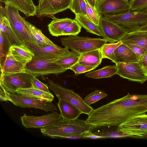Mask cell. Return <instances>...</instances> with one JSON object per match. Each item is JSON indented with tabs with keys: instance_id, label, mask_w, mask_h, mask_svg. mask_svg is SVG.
I'll use <instances>...</instances> for the list:
<instances>
[{
	"instance_id": "1",
	"label": "cell",
	"mask_w": 147,
	"mask_h": 147,
	"mask_svg": "<svg viewBox=\"0 0 147 147\" xmlns=\"http://www.w3.org/2000/svg\"><path fill=\"white\" fill-rule=\"evenodd\" d=\"M147 112V94L131 95L115 99L94 109L87 122L94 126L119 125L137 115Z\"/></svg>"
},
{
	"instance_id": "2",
	"label": "cell",
	"mask_w": 147,
	"mask_h": 147,
	"mask_svg": "<svg viewBox=\"0 0 147 147\" xmlns=\"http://www.w3.org/2000/svg\"><path fill=\"white\" fill-rule=\"evenodd\" d=\"M95 126L82 119L70 120L62 118L51 125L40 129L42 134L45 136L53 138H69L82 137L85 133Z\"/></svg>"
},
{
	"instance_id": "3",
	"label": "cell",
	"mask_w": 147,
	"mask_h": 147,
	"mask_svg": "<svg viewBox=\"0 0 147 147\" xmlns=\"http://www.w3.org/2000/svg\"><path fill=\"white\" fill-rule=\"evenodd\" d=\"M0 13L8 19L12 30L24 45L30 43L38 46L33 38L30 30L25 23V18L19 14L18 10L8 5L0 6Z\"/></svg>"
},
{
	"instance_id": "4",
	"label": "cell",
	"mask_w": 147,
	"mask_h": 147,
	"mask_svg": "<svg viewBox=\"0 0 147 147\" xmlns=\"http://www.w3.org/2000/svg\"><path fill=\"white\" fill-rule=\"evenodd\" d=\"M102 16L123 27L127 33L138 31L147 25V11L129 10L119 14Z\"/></svg>"
},
{
	"instance_id": "5",
	"label": "cell",
	"mask_w": 147,
	"mask_h": 147,
	"mask_svg": "<svg viewBox=\"0 0 147 147\" xmlns=\"http://www.w3.org/2000/svg\"><path fill=\"white\" fill-rule=\"evenodd\" d=\"M61 44L79 54L100 49L107 42L103 38L70 35L62 37Z\"/></svg>"
},
{
	"instance_id": "6",
	"label": "cell",
	"mask_w": 147,
	"mask_h": 147,
	"mask_svg": "<svg viewBox=\"0 0 147 147\" xmlns=\"http://www.w3.org/2000/svg\"><path fill=\"white\" fill-rule=\"evenodd\" d=\"M47 82L49 89L53 92L58 98H60L75 106L82 113L88 115L94 109L87 104L84 99L73 90L64 88L49 79H47Z\"/></svg>"
},
{
	"instance_id": "7",
	"label": "cell",
	"mask_w": 147,
	"mask_h": 147,
	"mask_svg": "<svg viewBox=\"0 0 147 147\" xmlns=\"http://www.w3.org/2000/svg\"><path fill=\"white\" fill-rule=\"evenodd\" d=\"M35 76L26 71L9 74H1L0 88L9 93H15L18 89L32 87V81Z\"/></svg>"
},
{
	"instance_id": "8",
	"label": "cell",
	"mask_w": 147,
	"mask_h": 147,
	"mask_svg": "<svg viewBox=\"0 0 147 147\" xmlns=\"http://www.w3.org/2000/svg\"><path fill=\"white\" fill-rule=\"evenodd\" d=\"M59 57L44 59L34 57L31 61L26 65V71L36 77L51 74L57 76L66 71L55 61Z\"/></svg>"
},
{
	"instance_id": "9",
	"label": "cell",
	"mask_w": 147,
	"mask_h": 147,
	"mask_svg": "<svg viewBox=\"0 0 147 147\" xmlns=\"http://www.w3.org/2000/svg\"><path fill=\"white\" fill-rule=\"evenodd\" d=\"M118 130L132 138L142 139L147 136V114L133 117L119 125Z\"/></svg>"
},
{
	"instance_id": "10",
	"label": "cell",
	"mask_w": 147,
	"mask_h": 147,
	"mask_svg": "<svg viewBox=\"0 0 147 147\" xmlns=\"http://www.w3.org/2000/svg\"><path fill=\"white\" fill-rule=\"evenodd\" d=\"M8 101L16 106L23 108H34L46 112L57 111L56 105L52 102L41 101L17 94L7 92Z\"/></svg>"
},
{
	"instance_id": "11",
	"label": "cell",
	"mask_w": 147,
	"mask_h": 147,
	"mask_svg": "<svg viewBox=\"0 0 147 147\" xmlns=\"http://www.w3.org/2000/svg\"><path fill=\"white\" fill-rule=\"evenodd\" d=\"M115 64L118 69L117 74L121 77L142 84L147 80L144 68L138 62Z\"/></svg>"
},
{
	"instance_id": "12",
	"label": "cell",
	"mask_w": 147,
	"mask_h": 147,
	"mask_svg": "<svg viewBox=\"0 0 147 147\" xmlns=\"http://www.w3.org/2000/svg\"><path fill=\"white\" fill-rule=\"evenodd\" d=\"M72 0H38L36 14L40 17H53L69 9Z\"/></svg>"
},
{
	"instance_id": "13",
	"label": "cell",
	"mask_w": 147,
	"mask_h": 147,
	"mask_svg": "<svg viewBox=\"0 0 147 147\" xmlns=\"http://www.w3.org/2000/svg\"><path fill=\"white\" fill-rule=\"evenodd\" d=\"M62 119L60 114L57 111L39 116H28L24 113L20 117L22 124L26 128H40L51 125Z\"/></svg>"
},
{
	"instance_id": "14",
	"label": "cell",
	"mask_w": 147,
	"mask_h": 147,
	"mask_svg": "<svg viewBox=\"0 0 147 147\" xmlns=\"http://www.w3.org/2000/svg\"><path fill=\"white\" fill-rule=\"evenodd\" d=\"M99 27L103 38L110 43L120 41L127 33L125 30L119 25L100 16Z\"/></svg>"
},
{
	"instance_id": "15",
	"label": "cell",
	"mask_w": 147,
	"mask_h": 147,
	"mask_svg": "<svg viewBox=\"0 0 147 147\" xmlns=\"http://www.w3.org/2000/svg\"><path fill=\"white\" fill-rule=\"evenodd\" d=\"M96 8L100 16L119 14L130 10L129 0H98Z\"/></svg>"
},
{
	"instance_id": "16",
	"label": "cell",
	"mask_w": 147,
	"mask_h": 147,
	"mask_svg": "<svg viewBox=\"0 0 147 147\" xmlns=\"http://www.w3.org/2000/svg\"><path fill=\"white\" fill-rule=\"evenodd\" d=\"M25 45L33 51L34 54V57L40 59H51L57 58L69 52L68 48L65 47L62 48L58 45L38 46L30 43Z\"/></svg>"
},
{
	"instance_id": "17",
	"label": "cell",
	"mask_w": 147,
	"mask_h": 147,
	"mask_svg": "<svg viewBox=\"0 0 147 147\" xmlns=\"http://www.w3.org/2000/svg\"><path fill=\"white\" fill-rule=\"evenodd\" d=\"M118 126L110 125L96 126L89 130V132L99 138L132 137L131 135L118 130Z\"/></svg>"
},
{
	"instance_id": "18",
	"label": "cell",
	"mask_w": 147,
	"mask_h": 147,
	"mask_svg": "<svg viewBox=\"0 0 147 147\" xmlns=\"http://www.w3.org/2000/svg\"><path fill=\"white\" fill-rule=\"evenodd\" d=\"M9 51L15 59L25 67L34 56L33 51L25 45L13 44Z\"/></svg>"
},
{
	"instance_id": "19",
	"label": "cell",
	"mask_w": 147,
	"mask_h": 147,
	"mask_svg": "<svg viewBox=\"0 0 147 147\" xmlns=\"http://www.w3.org/2000/svg\"><path fill=\"white\" fill-rule=\"evenodd\" d=\"M123 44L138 46L147 53V31L138 30L126 33L120 40Z\"/></svg>"
},
{
	"instance_id": "20",
	"label": "cell",
	"mask_w": 147,
	"mask_h": 147,
	"mask_svg": "<svg viewBox=\"0 0 147 147\" xmlns=\"http://www.w3.org/2000/svg\"><path fill=\"white\" fill-rule=\"evenodd\" d=\"M0 1L15 7L26 17L34 16L36 14L37 7L32 0H0Z\"/></svg>"
},
{
	"instance_id": "21",
	"label": "cell",
	"mask_w": 147,
	"mask_h": 147,
	"mask_svg": "<svg viewBox=\"0 0 147 147\" xmlns=\"http://www.w3.org/2000/svg\"><path fill=\"white\" fill-rule=\"evenodd\" d=\"M115 60L114 63H128L138 62L135 54L126 45L122 43L114 50Z\"/></svg>"
},
{
	"instance_id": "22",
	"label": "cell",
	"mask_w": 147,
	"mask_h": 147,
	"mask_svg": "<svg viewBox=\"0 0 147 147\" xmlns=\"http://www.w3.org/2000/svg\"><path fill=\"white\" fill-rule=\"evenodd\" d=\"M16 93L41 101L52 102L54 98L51 93H47L33 87L18 89Z\"/></svg>"
},
{
	"instance_id": "23",
	"label": "cell",
	"mask_w": 147,
	"mask_h": 147,
	"mask_svg": "<svg viewBox=\"0 0 147 147\" xmlns=\"http://www.w3.org/2000/svg\"><path fill=\"white\" fill-rule=\"evenodd\" d=\"M0 65L1 74H2L26 71L25 67L15 59L9 51L5 60Z\"/></svg>"
},
{
	"instance_id": "24",
	"label": "cell",
	"mask_w": 147,
	"mask_h": 147,
	"mask_svg": "<svg viewBox=\"0 0 147 147\" xmlns=\"http://www.w3.org/2000/svg\"><path fill=\"white\" fill-rule=\"evenodd\" d=\"M58 98L59 101L57 105L62 119L70 120H75L82 114L79 110L71 104L60 98Z\"/></svg>"
},
{
	"instance_id": "25",
	"label": "cell",
	"mask_w": 147,
	"mask_h": 147,
	"mask_svg": "<svg viewBox=\"0 0 147 147\" xmlns=\"http://www.w3.org/2000/svg\"><path fill=\"white\" fill-rule=\"evenodd\" d=\"M102 59L100 49H99L80 54L78 62L82 65L97 67Z\"/></svg>"
},
{
	"instance_id": "26",
	"label": "cell",
	"mask_w": 147,
	"mask_h": 147,
	"mask_svg": "<svg viewBox=\"0 0 147 147\" xmlns=\"http://www.w3.org/2000/svg\"><path fill=\"white\" fill-rule=\"evenodd\" d=\"M0 31L5 36L12 45H24L11 28L8 19L0 14Z\"/></svg>"
},
{
	"instance_id": "27",
	"label": "cell",
	"mask_w": 147,
	"mask_h": 147,
	"mask_svg": "<svg viewBox=\"0 0 147 147\" xmlns=\"http://www.w3.org/2000/svg\"><path fill=\"white\" fill-rule=\"evenodd\" d=\"M73 20L67 18H58L53 16V20L48 25L50 33L56 37L62 36L63 30Z\"/></svg>"
},
{
	"instance_id": "28",
	"label": "cell",
	"mask_w": 147,
	"mask_h": 147,
	"mask_svg": "<svg viewBox=\"0 0 147 147\" xmlns=\"http://www.w3.org/2000/svg\"><path fill=\"white\" fill-rule=\"evenodd\" d=\"M24 21L29 28L32 37L38 45L37 46H46L51 45L56 46L57 45L45 36L40 29L26 21L25 19Z\"/></svg>"
},
{
	"instance_id": "29",
	"label": "cell",
	"mask_w": 147,
	"mask_h": 147,
	"mask_svg": "<svg viewBox=\"0 0 147 147\" xmlns=\"http://www.w3.org/2000/svg\"><path fill=\"white\" fill-rule=\"evenodd\" d=\"M74 20L87 32L102 37V33L99 26L85 16L80 14L75 15Z\"/></svg>"
},
{
	"instance_id": "30",
	"label": "cell",
	"mask_w": 147,
	"mask_h": 147,
	"mask_svg": "<svg viewBox=\"0 0 147 147\" xmlns=\"http://www.w3.org/2000/svg\"><path fill=\"white\" fill-rule=\"evenodd\" d=\"M118 69L115 65H108L100 69L87 73L85 76L94 79H100L112 77L117 74Z\"/></svg>"
},
{
	"instance_id": "31",
	"label": "cell",
	"mask_w": 147,
	"mask_h": 147,
	"mask_svg": "<svg viewBox=\"0 0 147 147\" xmlns=\"http://www.w3.org/2000/svg\"><path fill=\"white\" fill-rule=\"evenodd\" d=\"M80 55L73 51H69L68 53L59 57L55 61L66 71L78 62Z\"/></svg>"
},
{
	"instance_id": "32",
	"label": "cell",
	"mask_w": 147,
	"mask_h": 147,
	"mask_svg": "<svg viewBox=\"0 0 147 147\" xmlns=\"http://www.w3.org/2000/svg\"><path fill=\"white\" fill-rule=\"evenodd\" d=\"M122 43L121 41L117 42L105 44L100 49L102 58H107L114 62L115 60L114 50Z\"/></svg>"
},
{
	"instance_id": "33",
	"label": "cell",
	"mask_w": 147,
	"mask_h": 147,
	"mask_svg": "<svg viewBox=\"0 0 147 147\" xmlns=\"http://www.w3.org/2000/svg\"><path fill=\"white\" fill-rule=\"evenodd\" d=\"M69 9L75 15L80 14L86 16L85 0H72Z\"/></svg>"
},
{
	"instance_id": "34",
	"label": "cell",
	"mask_w": 147,
	"mask_h": 147,
	"mask_svg": "<svg viewBox=\"0 0 147 147\" xmlns=\"http://www.w3.org/2000/svg\"><path fill=\"white\" fill-rule=\"evenodd\" d=\"M12 45L0 31V64L5 60Z\"/></svg>"
},
{
	"instance_id": "35",
	"label": "cell",
	"mask_w": 147,
	"mask_h": 147,
	"mask_svg": "<svg viewBox=\"0 0 147 147\" xmlns=\"http://www.w3.org/2000/svg\"><path fill=\"white\" fill-rule=\"evenodd\" d=\"M107 96V94L105 92L99 90H96L87 95L84 100L87 104L90 105Z\"/></svg>"
},
{
	"instance_id": "36",
	"label": "cell",
	"mask_w": 147,
	"mask_h": 147,
	"mask_svg": "<svg viewBox=\"0 0 147 147\" xmlns=\"http://www.w3.org/2000/svg\"><path fill=\"white\" fill-rule=\"evenodd\" d=\"M82 27L75 20L64 29L62 36L77 35L80 32Z\"/></svg>"
},
{
	"instance_id": "37",
	"label": "cell",
	"mask_w": 147,
	"mask_h": 147,
	"mask_svg": "<svg viewBox=\"0 0 147 147\" xmlns=\"http://www.w3.org/2000/svg\"><path fill=\"white\" fill-rule=\"evenodd\" d=\"M130 10L147 11V0H130Z\"/></svg>"
},
{
	"instance_id": "38",
	"label": "cell",
	"mask_w": 147,
	"mask_h": 147,
	"mask_svg": "<svg viewBox=\"0 0 147 147\" xmlns=\"http://www.w3.org/2000/svg\"><path fill=\"white\" fill-rule=\"evenodd\" d=\"M86 16L96 25L99 26L100 16L96 8L89 5L86 1Z\"/></svg>"
},
{
	"instance_id": "39",
	"label": "cell",
	"mask_w": 147,
	"mask_h": 147,
	"mask_svg": "<svg viewBox=\"0 0 147 147\" xmlns=\"http://www.w3.org/2000/svg\"><path fill=\"white\" fill-rule=\"evenodd\" d=\"M97 67L95 66H88L81 64L78 62L72 66L70 69L73 70L76 75L90 71Z\"/></svg>"
},
{
	"instance_id": "40",
	"label": "cell",
	"mask_w": 147,
	"mask_h": 147,
	"mask_svg": "<svg viewBox=\"0 0 147 147\" xmlns=\"http://www.w3.org/2000/svg\"><path fill=\"white\" fill-rule=\"evenodd\" d=\"M32 83L33 88L47 93H51L49 90V87L39 80L36 76H35L33 78Z\"/></svg>"
},
{
	"instance_id": "41",
	"label": "cell",
	"mask_w": 147,
	"mask_h": 147,
	"mask_svg": "<svg viewBox=\"0 0 147 147\" xmlns=\"http://www.w3.org/2000/svg\"><path fill=\"white\" fill-rule=\"evenodd\" d=\"M128 47L135 54L139 61L145 54L143 50L139 47L129 43L124 44Z\"/></svg>"
},
{
	"instance_id": "42",
	"label": "cell",
	"mask_w": 147,
	"mask_h": 147,
	"mask_svg": "<svg viewBox=\"0 0 147 147\" xmlns=\"http://www.w3.org/2000/svg\"><path fill=\"white\" fill-rule=\"evenodd\" d=\"M0 99L1 101H8L7 91L0 88Z\"/></svg>"
},
{
	"instance_id": "43",
	"label": "cell",
	"mask_w": 147,
	"mask_h": 147,
	"mask_svg": "<svg viewBox=\"0 0 147 147\" xmlns=\"http://www.w3.org/2000/svg\"><path fill=\"white\" fill-rule=\"evenodd\" d=\"M138 62L143 68L147 67V53L145 54Z\"/></svg>"
},
{
	"instance_id": "44",
	"label": "cell",
	"mask_w": 147,
	"mask_h": 147,
	"mask_svg": "<svg viewBox=\"0 0 147 147\" xmlns=\"http://www.w3.org/2000/svg\"><path fill=\"white\" fill-rule=\"evenodd\" d=\"M91 6L94 8H96V5L98 0H85Z\"/></svg>"
},
{
	"instance_id": "45",
	"label": "cell",
	"mask_w": 147,
	"mask_h": 147,
	"mask_svg": "<svg viewBox=\"0 0 147 147\" xmlns=\"http://www.w3.org/2000/svg\"><path fill=\"white\" fill-rule=\"evenodd\" d=\"M138 30L147 31V25L141 27Z\"/></svg>"
},
{
	"instance_id": "46",
	"label": "cell",
	"mask_w": 147,
	"mask_h": 147,
	"mask_svg": "<svg viewBox=\"0 0 147 147\" xmlns=\"http://www.w3.org/2000/svg\"><path fill=\"white\" fill-rule=\"evenodd\" d=\"M143 68L145 71V73L147 76V67H144Z\"/></svg>"
},
{
	"instance_id": "47",
	"label": "cell",
	"mask_w": 147,
	"mask_h": 147,
	"mask_svg": "<svg viewBox=\"0 0 147 147\" xmlns=\"http://www.w3.org/2000/svg\"><path fill=\"white\" fill-rule=\"evenodd\" d=\"M142 139H147V136H145L144 137H143Z\"/></svg>"
},
{
	"instance_id": "48",
	"label": "cell",
	"mask_w": 147,
	"mask_h": 147,
	"mask_svg": "<svg viewBox=\"0 0 147 147\" xmlns=\"http://www.w3.org/2000/svg\"></svg>"
}]
</instances>
